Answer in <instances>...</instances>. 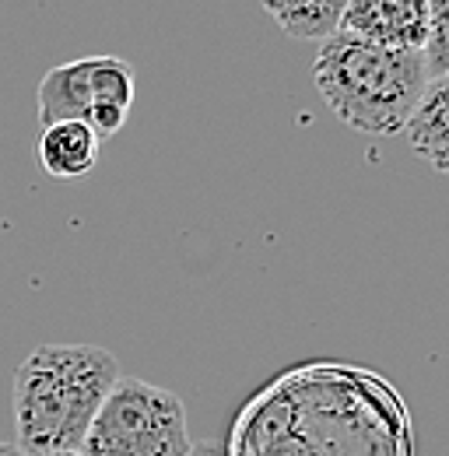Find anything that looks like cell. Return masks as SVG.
Masks as SVG:
<instances>
[{"mask_svg": "<svg viewBox=\"0 0 449 456\" xmlns=\"http://www.w3.org/2000/svg\"><path fill=\"white\" fill-rule=\"evenodd\" d=\"M119 379L95 344H39L14 369V432L25 456L81 453L92 418Z\"/></svg>", "mask_w": 449, "mask_h": 456, "instance_id": "6da1fadb", "label": "cell"}, {"mask_svg": "<svg viewBox=\"0 0 449 456\" xmlns=\"http://www.w3.org/2000/svg\"><path fill=\"white\" fill-rule=\"evenodd\" d=\"M425 85L429 70L421 50H393L334 32L316 53L320 95L327 99L331 113L358 134H400Z\"/></svg>", "mask_w": 449, "mask_h": 456, "instance_id": "7a4b0ae2", "label": "cell"}, {"mask_svg": "<svg viewBox=\"0 0 449 456\" xmlns=\"http://www.w3.org/2000/svg\"><path fill=\"white\" fill-rule=\"evenodd\" d=\"M186 407L172 390L119 376L81 443L85 456H186Z\"/></svg>", "mask_w": 449, "mask_h": 456, "instance_id": "3957f363", "label": "cell"}, {"mask_svg": "<svg viewBox=\"0 0 449 456\" xmlns=\"http://www.w3.org/2000/svg\"><path fill=\"white\" fill-rule=\"evenodd\" d=\"M39 126L78 119L102 141L119 134L134 106V67L119 57H81L46 70L36 92Z\"/></svg>", "mask_w": 449, "mask_h": 456, "instance_id": "277c9868", "label": "cell"}, {"mask_svg": "<svg viewBox=\"0 0 449 456\" xmlns=\"http://www.w3.org/2000/svg\"><path fill=\"white\" fill-rule=\"evenodd\" d=\"M337 32L393 50H421L429 36V0H351Z\"/></svg>", "mask_w": 449, "mask_h": 456, "instance_id": "5b68a950", "label": "cell"}, {"mask_svg": "<svg viewBox=\"0 0 449 456\" xmlns=\"http://www.w3.org/2000/svg\"><path fill=\"white\" fill-rule=\"evenodd\" d=\"M99 151H102V137L78 119H60V123H46L36 144L39 166L53 179H81L99 166Z\"/></svg>", "mask_w": 449, "mask_h": 456, "instance_id": "8992f818", "label": "cell"}, {"mask_svg": "<svg viewBox=\"0 0 449 456\" xmlns=\"http://www.w3.org/2000/svg\"><path fill=\"white\" fill-rule=\"evenodd\" d=\"M411 151L432 169L449 172V74L429 77L414 113L404 126Z\"/></svg>", "mask_w": 449, "mask_h": 456, "instance_id": "52a82bcc", "label": "cell"}, {"mask_svg": "<svg viewBox=\"0 0 449 456\" xmlns=\"http://www.w3.org/2000/svg\"><path fill=\"white\" fill-rule=\"evenodd\" d=\"M281 32L291 39H327L340 25L351 0H260Z\"/></svg>", "mask_w": 449, "mask_h": 456, "instance_id": "ba28073f", "label": "cell"}, {"mask_svg": "<svg viewBox=\"0 0 449 456\" xmlns=\"http://www.w3.org/2000/svg\"><path fill=\"white\" fill-rule=\"evenodd\" d=\"M421 57L429 77L449 74V0H429V36Z\"/></svg>", "mask_w": 449, "mask_h": 456, "instance_id": "9c48e42d", "label": "cell"}, {"mask_svg": "<svg viewBox=\"0 0 449 456\" xmlns=\"http://www.w3.org/2000/svg\"><path fill=\"white\" fill-rule=\"evenodd\" d=\"M186 456H232V450H228L224 443H218V439H215V443H193Z\"/></svg>", "mask_w": 449, "mask_h": 456, "instance_id": "30bf717a", "label": "cell"}, {"mask_svg": "<svg viewBox=\"0 0 449 456\" xmlns=\"http://www.w3.org/2000/svg\"><path fill=\"white\" fill-rule=\"evenodd\" d=\"M0 456H25L14 443H0Z\"/></svg>", "mask_w": 449, "mask_h": 456, "instance_id": "8fae6325", "label": "cell"}, {"mask_svg": "<svg viewBox=\"0 0 449 456\" xmlns=\"http://www.w3.org/2000/svg\"><path fill=\"white\" fill-rule=\"evenodd\" d=\"M53 456H85V453H53Z\"/></svg>", "mask_w": 449, "mask_h": 456, "instance_id": "7c38bea8", "label": "cell"}]
</instances>
